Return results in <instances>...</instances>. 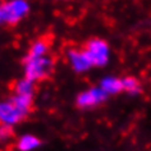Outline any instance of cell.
I'll list each match as a JSON object with an SVG mask.
<instances>
[{
  "label": "cell",
  "mask_w": 151,
  "mask_h": 151,
  "mask_svg": "<svg viewBox=\"0 0 151 151\" xmlns=\"http://www.w3.org/2000/svg\"><path fill=\"white\" fill-rule=\"evenodd\" d=\"M108 93L104 91L101 87H93L91 90L80 93L77 96V105L82 109L85 108H92L96 105L101 104L103 101L106 100Z\"/></svg>",
  "instance_id": "obj_5"
},
{
  "label": "cell",
  "mask_w": 151,
  "mask_h": 151,
  "mask_svg": "<svg viewBox=\"0 0 151 151\" xmlns=\"http://www.w3.org/2000/svg\"><path fill=\"white\" fill-rule=\"evenodd\" d=\"M12 127H8V126H0V141H6L12 137Z\"/></svg>",
  "instance_id": "obj_13"
},
{
  "label": "cell",
  "mask_w": 151,
  "mask_h": 151,
  "mask_svg": "<svg viewBox=\"0 0 151 151\" xmlns=\"http://www.w3.org/2000/svg\"><path fill=\"white\" fill-rule=\"evenodd\" d=\"M100 87L104 90L108 95H114L120 91H123V85H122V80L114 77H106L101 81Z\"/></svg>",
  "instance_id": "obj_7"
},
{
  "label": "cell",
  "mask_w": 151,
  "mask_h": 151,
  "mask_svg": "<svg viewBox=\"0 0 151 151\" xmlns=\"http://www.w3.org/2000/svg\"><path fill=\"white\" fill-rule=\"evenodd\" d=\"M14 92L17 95H24V96H32L35 92V82L28 80V78H23L19 80L14 86Z\"/></svg>",
  "instance_id": "obj_9"
},
{
  "label": "cell",
  "mask_w": 151,
  "mask_h": 151,
  "mask_svg": "<svg viewBox=\"0 0 151 151\" xmlns=\"http://www.w3.org/2000/svg\"><path fill=\"white\" fill-rule=\"evenodd\" d=\"M85 52L87 54L90 62L92 65L103 67L108 63L109 59V46L104 40L100 39H91L86 44Z\"/></svg>",
  "instance_id": "obj_3"
},
{
  "label": "cell",
  "mask_w": 151,
  "mask_h": 151,
  "mask_svg": "<svg viewBox=\"0 0 151 151\" xmlns=\"http://www.w3.org/2000/svg\"><path fill=\"white\" fill-rule=\"evenodd\" d=\"M52 59L49 56H26L24 59V74L26 78L33 82L41 81L51 73Z\"/></svg>",
  "instance_id": "obj_1"
},
{
  "label": "cell",
  "mask_w": 151,
  "mask_h": 151,
  "mask_svg": "<svg viewBox=\"0 0 151 151\" xmlns=\"http://www.w3.org/2000/svg\"><path fill=\"white\" fill-rule=\"evenodd\" d=\"M0 12H1L3 21L13 26L18 23L28 13V4L24 0L5 1L0 5Z\"/></svg>",
  "instance_id": "obj_2"
},
{
  "label": "cell",
  "mask_w": 151,
  "mask_h": 151,
  "mask_svg": "<svg viewBox=\"0 0 151 151\" xmlns=\"http://www.w3.org/2000/svg\"><path fill=\"white\" fill-rule=\"evenodd\" d=\"M40 146V139L32 134H24L18 139L17 147L19 151H32Z\"/></svg>",
  "instance_id": "obj_8"
},
{
  "label": "cell",
  "mask_w": 151,
  "mask_h": 151,
  "mask_svg": "<svg viewBox=\"0 0 151 151\" xmlns=\"http://www.w3.org/2000/svg\"><path fill=\"white\" fill-rule=\"evenodd\" d=\"M50 46V41H47L46 39H40L36 42L32 44L31 49H29L28 56H45Z\"/></svg>",
  "instance_id": "obj_11"
},
{
  "label": "cell",
  "mask_w": 151,
  "mask_h": 151,
  "mask_svg": "<svg viewBox=\"0 0 151 151\" xmlns=\"http://www.w3.org/2000/svg\"><path fill=\"white\" fill-rule=\"evenodd\" d=\"M24 114L10 100L0 101V124L13 127L24 118Z\"/></svg>",
  "instance_id": "obj_4"
},
{
  "label": "cell",
  "mask_w": 151,
  "mask_h": 151,
  "mask_svg": "<svg viewBox=\"0 0 151 151\" xmlns=\"http://www.w3.org/2000/svg\"><path fill=\"white\" fill-rule=\"evenodd\" d=\"M123 90L129 93H137L139 92V82L134 77H126L122 80Z\"/></svg>",
  "instance_id": "obj_12"
},
{
  "label": "cell",
  "mask_w": 151,
  "mask_h": 151,
  "mask_svg": "<svg viewBox=\"0 0 151 151\" xmlns=\"http://www.w3.org/2000/svg\"><path fill=\"white\" fill-rule=\"evenodd\" d=\"M10 101H12L24 115H27L29 109H31V105H32V96H24V95H17V93H14V96L10 97Z\"/></svg>",
  "instance_id": "obj_10"
},
{
  "label": "cell",
  "mask_w": 151,
  "mask_h": 151,
  "mask_svg": "<svg viewBox=\"0 0 151 151\" xmlns=\"http://www.w3.org/2000/svg\"><path fill=\"white\" fill-rule=\"evenodd\" d=\"M3 21V17H1V12H0V22Z\"/></svg>",
  "instance_id": "obj_14"
},
{
  "label": "cell",
  "mask_w": 151,
  "mask_h": 151,
  "mask_svg": "<svg viewBox=\"0 0 151 151\" xmlns=\"http://www.w3.org/2000/svg\"><path fill=\"white\" fill-rule=\"evenodd\" d=\"M68 56H69V62L72 64V68L81 73V72H85L90 69L92 67L91 62H90L87 54L85 52V50H69L68 52Z\"/></svg>",
  "instance_id": "obj_6"
}]
</instances>
